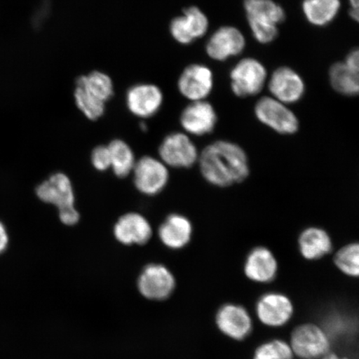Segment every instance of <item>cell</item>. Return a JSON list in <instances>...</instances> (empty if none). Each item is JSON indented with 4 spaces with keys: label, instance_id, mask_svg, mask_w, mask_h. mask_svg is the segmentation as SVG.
<instances>
[{
    "label": "cell",
    "instance_id": "19",
    "mask_svg": "<svg viewBox=\"0 0 359 359\" xmlns=\"http://www.w3.org/2000/svg\"><path fill=\"white\" fill-rule=\"evenodd\" d=\"M39 198L57 206L58 210L75 206L73 184L64 173H56L43 182L36 190Z\"/></svg>",
    "mask_w": 359,
    "mask_h": 359
},
{
    "label": "cell",
    "instance_id": "20",
    "mask_svg": "<svg viewBox=\"0 0 359 359\" xmlns=\"http://www.w3.org/2000/svg\"><path fill=\"white\" fill-rule=\"evenodd\" d=\"M192 233L190 219L180 214L168 215L158 229L161 241L172 250H180L189 244Z\"/></svg>",
    "mask_w": 359,
    "mask_h": 359
},
{
    "label": "cell",
    "instance_id": "22",
    "mask_svg": "<svg viewBox=\"0 0 359 359\" xmlns=\"http://www.w3.org/2000/svg\"><path fill=\"white\" fill-rule=\"evenodd\" d=\"M300 252L305 259H318L329 254L332 250L331 238L320 228L311 227L299 236Z\"/></svg>",
    "mask_w": 359,
    "mask_h": 359
},
{
    "label": "cell",
    "instance_id": "32",
    "mask_svg": "<svg viewBox=\"0 0 359 359\" xmlns=\"http://www.w3.org/2000/svg\"><path fill=\"white\" fill-rule=\"evenodd\" d=\"M8 238L6 227H4V224L0 222V254H1L3 251L6 250L8 245Z\"/></svg>",
    "mask_w": 359,
    "mask_h": 359
},
{
    "label": "cell",
    "instance_id": "4",
    "mask_svg": "<svg viewBox=\"0 0 359 359\" xmlns=\"http://www.w3.org/2000/svg\"><path fill=\"white\" fill-rule=\"evenodd\" d=\"M199 156L194 142L186 133H170L159 147L161 160L170 168H190L198 161Z\"/></svg>",
    "mask_w": 359,
    "mask_h": 359
},
{
    "label": "cell",
    "instance_id": "13",
    "mask_svg": "<svg viewBox=\"0 0 359 359\" xmlns=\"http://www.w3.org/2000/svg\"><path fill=\"white\" fill-rule=\"evenodd\" d=\"M245 40L243 34L235 27L224 26L212 35L206 43L208 56L217 61L239 55L244 50Z\"/></svg>",
    "mask_w": 359,
    "mask_h": 359
},
{
    "label": "cell",
    "instance_id": "30",
    "mask_svg": "<svg viewBox=\"0 0 359 359\" xmlns=\"http://www.w3.org/2000/svg\"><path fill=\"white\" fill-rule=\"evenodd\" d=\"M60 219L66 226H74L80 219V214L75 206L60 210Z\"/></svg>",
    "mask_w": 359,
    "mask_h": 359
},
{
    "label": "cell",
    "instance_id": "5",
    "mask_svg": "<svg viewBox=\"0 0 359 359\" xmlns=\"http://www.w3.org/2000/svg\"><path fill=\"white\" fill-rule=\"evenodd\" d=\"M266 70L254 58H245L235 66L231 73L233 93L240 97L257 95L264 86Z\"/></svg>",
    "mask_w": 359,
    "mask_h": 359
},
{
    "label": "cell",
    "instance_id": "28",
    "mask_svg": "<svg viewBox=\"0 0 359 359\" xmlns=\"http://www.w3.org/2000/svg\"><path fill=\"white\" fill-rule=\"evenodd\" d=\"M293 350L282 340H272L259 346L254 359H292Z\"/></svg>",
    "mask_w": 359,
    "mask_h": 359
},
{
    "label": "cell",
    "instance_id": "6",
    "mask_svg": "<svg viewBox=\"0 0 359 359\" xmlns=\"http://www.w3.org/2000/svg\"><path fill=\"white\" fill-rule=\"evenodd\" d=\"M259 122L281 134H294L298 131L299 121L294 112L273 97H264L255 107Z\"/></svg>",
    "mask_w": 359,
    "mask_h": 359
},
{
    "label": "cell",
    "instance_id": "9",
    "mask_svg": "<svg viewBox=\"0 0 359 359\" xmlns=\"http://www.w3.org/2000/svg\"><path fill=\"white\" fill-rule=\"evenodd\" d=\"M213 85L212 71L199 64L187 66L178 80L180 93L191 102L205 100L212 93Z\"/></svg>",
    "mask_w": 359,
    "mask_h": 359
},
{
    "label": "cell",
    "instance_id": "16",
    "mask_svg": "<svg viewBox=\"0 0 359 359\" xmlns=\"http://www.w3.org/2000/svg\"><path fill=\"white\" fill-rule=\"evenodd\" d=\"M294 307L290 299L278 293H269L262 296L257 304L259 320L264 325L281 327L293 316Z\"/></svg>",
    "mask_w": 359,
    "mask_h": 359
},
{
    "label": "cell",
    "instance_id": "17",
    "mask_svg": "<svg viewBox=\"0 0 359 359\" xmlns=\"http://www.w3.org/2000/svg\"><path fill=\"white\" fill-rule=\"evenodd\" d=\"M75 92L93 104L106 105L114 97V86L109 75L93 71L76 81Z\"/></svg>",
    "mask_w": 359,
    "mask_h": 359
},
{
    "label": "cell",
    "instance_id": "33",
    "mask_svg": "<svg viewBox=\"0 0 359 359\" xmlns=\"http://www.w3.org/2000/svg\"><path fill=\"white\" fill-rule=\"evenodd\" d=\"M349 15L353 20L359 22V0H349Z\"/></svg>",
    "mask_w": 359,
    "mask_h": 359
},
{
    "label": "cell",
    "instance_id": "31",
    "mask_svg": "<svg viewBox=\"0 0 359 359\" xmlns=\"http://www.w3.org/2000/svg\"><path fill=\"white\" fill-rule=\"evenodd\" d=\"M346 64L359 73V48L349 53L346 58Z\"/></svg>",
    "mask_w": 359,
    "mask_h": 359
},
{
    "label": "cell",
    "instance_id": "12",
    "mask_svg": "<svg viewBox=\"0 0 359 359\" xmlns=\"http://www.w3.org/2000/svg\"><path fill=\"white\" fill-rule=\"evenodd\" d=\"M180 123L186 133L194 136H204L213 131L217 123V112L208 102H191L182 111Z\"/></svg>",
    "mask_w": 359,
    "mask_h": 359
},
{
    "label": "cell",
    "instance_id": "11",
    "mask_svg": "<svg viewBox=\"0 0 359 359\" xmlns=\"http://www.w3.org/2000/svg\"><path fill=\"white\" fill-rule=\"evenodd\" d=\"M126 102L131 114L145 119L159 111L163 102V93L154 84L139 83L128 89Z\"/></svg>",
    "mask_w": 359,
    "mask_h": 359
},
{
    "label": "cell",
    "instance_id": "21",
    "mask_svg": "<svg viewBox=\"0 0 359 359\" xmlns=\"http://www.w3.org/2000/svg\"><path fill=\"white\" fill-rule=\"evenodd\" d=\"M278 264L271 250L266 247H257L247 257L245 273L250 280L267 283L276 277Z\"/></svg>",
    "mask_w": 359,
    "mask_h": 359
},
{
    "label": "cell",
    "instance_id": "2",
    "mask_svg": "<svg viewBox=\"0 0 359 359\" xmlns=\"http://www.w3.org/2000/svg\"><path fill=\"white\" fill-rule=\"evenodd\" d=\"M251 31L262 43H271L278 36L277 25L285 20L282 7L273 0H244Z\"/></svg>",
    "mask_w": 359,
    "mask_h": 359
},
{
    "label": "cell",
    "instance_id": "24",
    "mask_svg": "<svg viewBox=\"0 0 359 359\" xmlns=\"http://www.w3.org/2000/svg\"><path fill=\"white\" fill-rule=\"evenodd\" d=\"M303 11L313 25L325 26L335 19L340 10V0H304Z\"/></svg>",
    "mask_w": 359,
    "mask_h": 359
},
{
    "label": "cell",
    "instance_id": "34",
    "mask_svg": "<svg viewBox=\"0 0 359 359\" xmlns=\"http://www.w3.org/2000/svg\"><path fill=\"white\" fill-rule=\"evenodd\" d=\"M324 359H349L348 358L344 357H340L339 355H337V354L334 353H330V354H326V355L324 357Z\"/></svg>",
    "mask_w": 359,
    "mask_h": 359
},
{
    "label": "cell",
    "instance_id": "1",
    "mask_svg": "<svg viewBox=\"0 0 359 359\" xmlns=\"http://www.w3.org/2000/svg\"><path fill=\"white\" fill-rule=\"evenodd\" d=\"M198 161L202 176L215 187L235 185L243 182L250 174L245 151L231 142L217 141L206 146Z\"/></svg>",
    "mask_w": 359,
    "mask_h": 359
},
{
    "label": "cell",
    "instance_id": "27",
    "mask_svg": "<svg viewBox=\"0 0 359 359\" xmlns=\"http://www.w3.org/2000/svg\"><path fill=\"white\" fill-rule=\"evenodd\" d=\"M336 266L345 275L359 278V243L345 245L334 258Z\"/></svg>",
    "mask_w": 359,
    "mask_h": 359
},
{
    "label": "cell",
    "instance_id": "7",
    "mask_svg": "<svg viewBox=\"0 0 359 359\" xmlns=\"http://www.w3.org/2000/svg\"><path fill=\"white\" fill-rule=\"evenodd\" d=\"M292 350L304 359L325 356L330 347L329 335L314 325H304L296 329L291 338Z\"/></svg>",
    "mask_w": 359,
    "mask_h": 359
},
{
    "label": "cell",
    "instance_id": "25",
    "mask_svg": "<svg viewBox=\"0 0 359 359\" xmlns=\"http://www.w3.org/2000/svg\"><path fill=\"white\" fill-rule=\"evenodd\" d=\"M111 168L118 178H125L133 173L137 160L134 152L127 142L121 139H114L109 145Z\"/></svg>",
    "mask_w": 359,
    "mask_h": 359
},
{
    "label": "cell",
    "instance_id": "14",
    "mask_svg": "<svg viewBox=\"0 0 359 359\" xmlns=\"http://www.w3.org/2000/svg\"><path fill=\"white\" fill-rule=\"evenodd\" d=\"M116 240L125 245H142L150 241L152 229L148 219L137 212L122 215L114 224Z\"/></svg>",
    "mask_w": 359,
    "mask_h": 359
},
{
    "label": "cell",
    "instance_id": "18",
    "mask_svg": "<svg viewBox=\"0 0 359 359\" xmlns=\"http://www.w3.org/2000/svg\"><path fill=\"white\" fill-rule=\"evenodd\" d=\"M217 325L224 334L242 340L252 330V320L246 309L240 305H224L217 314Z\"/></svg>",
    "mask_w": 359,
    "mask_h": 359
},
{
    "label": "cell",
    "instance_id": "29",
    "mask_svg": "<svg viewBox=\"0 0 359 359\" xmlns=\"http://www.w3.org/2000/svg\"><path fill=\"white\" fill-rule=\"evenodd\" d=\"M91 161L98 172H105L111 168V154L109 146L100 145L94 148Z\"/></svg>",
    "mask_w": 359,
    "mask_h": 359
},
{
    "label": "cell",
    "instance_id": "26",
    "mask_svg": "<svg viewBox=\"0 0 359 359\" xmlns=\"http://www.w3.org/2000/svg\"><path fill=\"white\" fill-rule=\"evenodd\" d=\"M355 318L343 312H333L325 318V332L334 339H344L353 337L358 331Z\"/></svg>",
    "mask_w": 359,
    "mask_h": 359
},
{
    "label": "cell",
    "instance_id": "8",
    "mask_svg": "<svg viewBox=\"0 0 359 359\" xmlns=\"http://www.w3.org/2000/svg\"><path fill=\"white\" fill-rule=\"evenodd\" d=\"M138 290L145 298L152 300L168 299L176 286V280L169 269L159 264H148L141 273Z\"/></svg>",
    "mask_w": 359,
    "mask_h": 359
},
{
    "label": "cell",
    "instance_id": "3",
    "mask_svg": "<svg viewBox=\"0 0 359 359\" xmlns=\"http://www.w3.org/2000/svg\"><path fill=\"white\" fill-rule=\"evenodd\" d=\"M135 187L142 194L154 196L167 187L169 181L168 165L150 156L137 161L133 170Z\"/></svg>",
    "mask_w": 359,
    "mask_h": 359
},
{
    "label": "cell",
    "instance_id": "35",
    "mask_svg": "<svg viewBox=\"0 0 359 359\" xmlns=\"http://www.w3.org/2000/svg\"><path fill=\"white\" fill-rule=\"evenodd\" d=\"M140 127L143 130V131H147V125L146 123H141Z\"/></svg>",
    "mask_w": 359,
    "mask_h": 359
},
{
    "label": "cell",
    "instance_id": "23",
    "mask_svg": "<svg viewBox=\"0 0 359 359\" xmlns=\"http://www.w3.org/2000/svg\"><path fill=\"white\" fill-rule=\"evenodd\" d=\"M330 80L336 92L343 95H359V73L346 62H337L330 70Z\"/></svg>",
    "mask_w": 359,
    "mask_h": 359
},
{
    "label": "cell",
    "instance_id": "10",
    "mask_svg": "<svg viewBox=\"0 0 359 359\" xmlns=\"http://www.w3.org/2000/svg\"><path fill=\"white\" fill-rule=\"evenodd\" d=\"M209 20L199 8L191 6L170 22V33L177 42L190 44L208 33Z\"/></svg>",
    "mask_w": 359,
    "mask_h": 359
},
{
    "label": "cell",
    "instance_id": "15",
    "mask_svg": "<svg viewBox=\"0 0 359 359\" xmlns=\"http://www.w3.org/2000/svg\"><path fill=\"white\" fill-rule=\"evenodd\" d=\"M273 98L285 104H291L302 100L304 83L300 76L290 67H283L275 71L269 83Z\"/></svg>",
    "mask_w": 359,
    "mask_h": 359
}]
</instances>
